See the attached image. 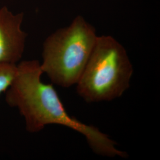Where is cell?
<instances>
[{
  "mask_svg": "<svg viewBox=\"0 0 160 160\" xmlns=\"http://www.w3.org/2000/svg\"><path fill=\"white\" fill-rule=\"evenodd\" d=\"M98 36L86 19L78 16L71 24L49 35L43 45L41 69L52 83L63 88L76 85Z\"/></svg>",
  "mask_w": 160,
  "mask_h": 160,
  "instance_id": "obj_2",
  "label": "cell"
},
{
  "mask_svg": "<svg viewBox=\"0 0 160 160\" xmlns=\"http://www.w3.org/2000/svg\"><path fill=\"white\" fill-rule=\"evenodd\" d=\"M17 71V65L0 63V94L4 92L12 83Z\"/></svg>",
  "mask_w": 160,
  "mask_h": 160,
  "instance_id": "obj_5",
  "label": "cell"
},
{
  "mask_svg": "<svg viewBox=\"0 0 160 160\" xmlns=\"http://www.w3.org/2000/svg\"><path fill=\"white\" fill-rule=\"evenodd\" d=\"M133 72L125 48L111 36H98L77 92L87 103L112 101L130 87Z\"/></svg>",
  "mask_w": 160,
  "mask_h": 160,
  "instance_id": "obj_3",
  "label": "cell"
},
{
  "mask_svg": "<svg viewBox=\"0 0 160 160\" xmlns=\"http://www.w3.org/2000/svg\"><path fill=\"white\" fill-rule=\"evenodd\" d=\"M23 13L0 9V63L17 65L23 56L27 34L22 30Z\"/></svg>",
  "mask_w": 160,
  "mask_h": 160,
  "instance_id": "obj_4",
  "label": "cell"
},
{
  "mask_svg": "<svg viewBox=\"0 0 160 160\" xmlns=\"http://www.w3.org/2000/svg\"><path fill=\"white\" fill-rule=\"evenodd\" d=\"M43 74L39 61H22L17 65L15 77L5 92L6 103L18 109L25 120L26 131L39 132L49 125L65 126L86 138L95 154L126 158L127 153L117 148L109 135L68 113L53 85L42 81Z\"/></svg>",
  "mask_w": 160,
  "mask_h": 160,
  "instance_id": "obj_1",
  "label": "cell"
}]
</instances>
